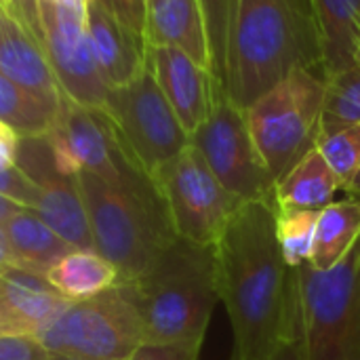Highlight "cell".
Returning a JSON list of instances; mask_svg holds the SVG:
<instances>
[{"label": "cell", "mask_w": 360, "mask_h": 360, "mask_svg": "<svg viewBox=\"0 0 360 360\" xmlns=\"http://www.w3.org/2000/svg\"><path fill=\"white\" fill-rule=\"evenodd\" d=\"M17 139H19V137H17L8 127H4V124L0 122V152H6V154H13V156H15Z\"/></svg>", "instance_id": "obj_35"}, {"label": "cell", "mask_w": 360, "mask_h": 360, "mask_svg": "<svg viewBox=\"0 0 360 360\" xmlns=\"http://www.w3.org/2000/svg\"><path fill=\"white\" fill-rule=\"evenodd\" d=\"M116 21L129 27L133 34L146 38V6L148 0H93Z\"/></svg>", "instance_id": "obj_31"}, {"label": "cell", "mask_w": 360, "mask_h": 360, "mask_svg": "<svg viewBox=\"0 0 360 360\" xmlns=\"http://www.w3.org/2000/svg\"><path fill=\"white\" fill-rule=\"evenodd\" d=\"M0 196L23 209H34L38 200L36 184L15 165V156L0 152Z\"/></svg>", "instance_id": "obj_29"}, {"label": "cell", "mask_w": 360, "mask_h": 360, "mask_svg": "<svg viewBox=\"0 0 360 360\" xmlns=\"http://www.w3.org/2000/svg\"><path fill=\"white\" fill-rule=\"evenodd\" d=\"M51 2H57V4H63V6H70V8H78V11H86L89 0H51Z\"/></svg>", "instance_id": "obj_38"}, {"label": "cell", "mask_w": 360, "mask_h": 360, "mask_svg": "<svg viewBox=\"0 0 360 360\" xmlns=\"http://www.w3.org/2000/svg\"><path fill=\"white\" fill-rule=\"evenodd\" d=\"M86 32L99 74L108 89L133 82L148 68V42L93 0L86 2Z\"/></svg>", "instance_id": "obj_16"}, {"label": "cell", "mask_w": 360, "mask_h": 360, "mask_svg": "<svg viewBox=\"0 0 360 360\" xmlns=\"http://www.w3.org/2000/svg\"><path fill=\"white\" fill-rule=\"evenodd\" d=\"M346 192L350 194L352 200H359L360 202V169L356 171V175L352 177V181H350V186L346 188Z\"/></svg>", "instance_id": "obj_37"}, {"label": "cell", "mask_w": 360, "mask_h": 360, "mask_svg": "<svg viewBox=\"0 0 360 360\" xmlns=\"http://www.w3.org/2000/svg\"><path fill=\"white\" fill-rule=\"evenodd\" d=\"M51 356L72 360H129L143 344V327L124 287L80 302H65L38 331Z\"/></svg>", "instance_id": "obj_7"}, {"label": "cell", "mask_w": 360, "mask_h": 360, "mask_svg": "<svg viewBox=\"0 0 360 360\" xmlns=\"http://www.w3.org/2000/svg\"><path fill=\"white\" fill-rule=\"evenodd\" d=\"M360 124V65L325 78L321 135Z\"/></svg>", "instance_id": "obj_25"}, {"label": "cell", "mask_w": 360, "mask_h": 360, "mask_svg": "<svg viewBox=\"0 0 360 360\" xmlns=\"http://www.w3.org/2000/svg\"><path fill=\"white\" fill-rule=\"evenodd\" d=\"M0 6H2V4H0Z\"/></svg>", "instance_id": "obj_42"}, {"label": "cell", "mask_w": 360, "mask_h": 360, "mask_svg": "<svg viewBox=\"0 0 360 360\" xmlns=\"http://www.w3.org/2000/svg\"><path fill=\"white\" fill-rule=\"evenodd\" d=\"M17 2H19V0H0V4H2V6H4L6 11L15 8V6H17Z\"/></svg>", "instance_id": "obj_39"}, {"label": "cell", "mask_w": 360, "mask_h": 360, "mask_svg": "<svg viewBox=\"0 0 360 360\" xmlns=\"http://www.w3.org/2000/svg\"><path fill=\"white\" fill-rule=\"evenodd\" d=\"M354 63H356V65H360V42H359V46H356V57H354Z\"/></svg>", "instance_id": "obj_40"}, {"label": "cell", "mask_w": 360, "mask_h": 360, "mask_svg": "<svg viewBox=\"0 0 360 360\" xmlns=\"http://www.w3.org/2000/svg\"><path fill=\"white\" fill-rule=\"evenodd\" d=\"M15 165L38 188L36 207L30 211H34L72 249H93L76 175L59 169L49 135L19 137Z\"/></svg>", "instance_id": "obj_13"}, {"label": "cell", "mask_w": 360, "mask_h": 360, "mask_svg": "<svg viewBox=\"0 0 360 360\" xmlns=\"http://www.w3.org/2000/svg\"><path fill=\"white\" fill-rule=\"evenodd\" d=\"M8 13L38 40L61 95L84 108H103L110 89L91 49L86 11L51 0H19Z\"/></svg>", "instance_id": "obj_8"}, {"label": "cell", "mask_w": 360, "mask_h": 360, "mask_svg": "<svg viewBox=\"0 0 360 360\" xmlns=\"http://www.w3.org/2000/svg\"><path fill=\"white\" fill-rule=\"evenodd\" d=\"M61 97L25 89L0 74V122L17 137L49 135L57 122Z\"/></svg>", "instance_id": "obj_23"}, {"label": "cell", "mask_w": 360, "mask_h": 360, "mask_svg": "<svg viewBox=\"0 0 360 360\" xmlns=\"http://www.w3.org/2000/svg\"><path fill=\"white\" fill-rule=\"evenodd\" d=\"M0 360H51L36 338L0 335Z\"/></svg>", "instance_id": "obj_32"}, {"label": "cell", "mask_w": 360, "mask_h": 360, "mask_svg": "<svg viewBox=\"0 0 360 360\" xmlns=\"http://www.w3.org/2000/svg\"><path fill=\"white\" fill-rule=\"evenodd\" d=\"M219 184L240 202L274 205L276 181L264 165L251 137L247 114L219 93L202 124L190 135Z\"/></svg>", "instance_id": "obj_11"}, {"label": "cell", "mask_w": 360, "mask_h": 360, "mask_svg": "<svg viewBox=\"0 0 360 360\" xmlns=\"http://www.w3.org/2000/svg\"><path fill=\"white\" fill-rule=\"evenodd\" d=\"M49 139L61 171L72 175L86 171L110 186L146 196H160L154 181L124 152L103 108H84L61 97L59 116Z\"/></svg>", "instance_id": "obj_10"}, {"label": "cell", "mask_w": 360, "mask_h": 360, "mask_svg": "<svg viewBox=\"0 0 360 360\" xmlns=\"http://www.w3.org/2000/svg\"><path fill=\"white\" fill-rule=\"evenodd\" d=\"M2 228L15 266L40 276H44L72 249L30 209L17 211Z\"/></svg>", "instance_id": "obj_21"}, {"label": "cell", "mask_w": 360, "mask_h": 360, "mask_svg": "<svg viewBox=\"0 0 360 360\" xmlns=\"http://www.w3.org/2000/svg\"><path fill=\"white\" fill-rule=\"evenodd\" d=\"M146 42L177 49L211 72V46L198 0H148Z\"/></svg>", "instance_id": "obj_17"}, {"label": "cell", "mask_w": 360, "mask_h": 360, "mask_svg": "<svg viewBox=\"0 0 360 360\" xmlns=\"http://www.w3.org/2000/svg\"><path fill=\"white\" fill-rule=\"evenodd\" d=\"M23 207H19L17 202H13V200H8V198H4V196H0V226H4L17 211H21Z\"/></svg>", "instance_id": "obj_36"}, {"label": "cell", "mask_w": 360, "mask_h": 360, "mask_svg": "<svg viewBox=\"0 0 360 360\" xmlns=\"http://www.w3.org/2000/svg\"><path fill=\"white\" fill-rule=\"evenodd\" d=\"M76 181L93 249L118 270L120 283L137 278L175 236L162 198L110 186L86 171Z\"/></svg>", "instance_id": "obj_4"}, {"label": "cell", "mask_w": 360, "mask_h": 360, "mask_svg": "<svg viewBox=\"0 0 360 360\" xmlns=\"http://www.w3.org/2000/svg\"><path fill=\"white\" fill-rule=\"evenodd\" d=\"M304 360H360V236L329 270L295 268Z\"/></svg>", "instance_id": "obj_5"}, {"label": "cell", "mask_w": 360, "mask_h": 360, "mask_svg": "<svg viewBox=\"0 0 360 360\" xmlns=\"http://www.w3.org/2000/svg\"><path fill=\"white\" fill-rule=\"evenodd\" d=\"M360 236V202L344 200L331 202L329 207L319 211L314 249L310 257V266L314 270H329L338 266L350 249L356 245Z\"/></svg>", "instance_id": "obj_24"}, {"label": "cell", "mask_w": 360, "mask_h": 360, "mask_svg": "<svg viewBox=\"0 0 360 360\" xmlns=\"http://www.w3.org/2000/svg\"><path fill=\"white\" fill-rule=\"evenodd\" d=\"M325 80L310 70H293L247 110L255 148L274 181L283 179L321 137Z\"/></svg>", "instance_id": "obj_6"}, {"label": "cell", "mask_w": 360, "mask_h": 360, "mask_svg": "<svg viewBox=\"0 0 360 360\" xmlns=\"http://www.w3.org/2000/svg\"><path fill=\"white\" fill-rule=\"evenodd\" d=\"M65 300L46 276L11 268L0 274V335L36 338Z\"/></svg>", "instance_id": "obj_15"}, {"label": "cell", "mask_w": 360, "mask_h": 360, "mask_svg": "<svg viewBox=\"0 0 360 360\" xmlns=\"http://www.w3.org/2000/svg\"><path fill=\"white\" fill-rule=\"evenodd\" d=\"M120 285L139 314L143 344L202 348L219 302L213 247L173 236L137 278Z\"/></svg>", "instance_id": "obj_3"}, {"label": "cell", "mask_w": 360, "mask_h": 360, "mask_svg": "<svg viewBox=\"0 0 360 360\" xmlns=\"http://www.w3.org/2000/svg\"><path fill=\"white\" fill-rule=\"evenodd\" d=\"M319 211L276 209V240L283 259L289 268H300L310 262L314 249Z\"/></svg>", "instance_id": "obj_26"}, {"label": "cell", "mask_w": 360, "mask_h": 360, "mask_svg": "<svg viewBox=\"0 0 360 360\" xmlns=\"http://www.w3.org/2000/svg\"><path fill=\"white\" fill-rule=\"evenodd\" d=\"M321 46L323 80L354 68L360 42V0H312Z\"/></svg>", "instance_id": "obj_19"}, {"label": "cell", "mask_w": 360, "mask_h": 360, "mask_svg": "<svg viewBox=\"0 0 360 360\" xmlns=\"http://www.w3.org/2000/svg\"><path fill=\"white\" fill-rule=\"evenodd\" d=\"M274 224V205L243 202L213 245L219 302L234 333L232 360H264L287 327L293 268L283 259Z\"/></svg>", "instance_id": "obj_1"}, {"label": "cell", "mask_w": 360, "mask_h": 360, "mask_svg": "<svg viewBox=\"0 0 360 360\" xmlns=\"http://www.w3.org/2000/svg\"><path fill=\"white\" fill-rule=\"evenodd\" d=\"M44 276L70 302L91 300L120 283L118 270L95 249H70Z\"/></svg>", "instance_id": "obj_22"}, {"label": "cell", "mask_w": 360, "mask_h": 360, "mask_svg": "<svg viewBox=\"0 0 360 360\" xmlns=\"http://www.w3.org/2000/svg\"><path fill=\"white\" fill-rule=\"evenodd\" d=\"M207 25L209 46H211V72L219 86L224 89L226 78V57H228V40L234 19L236 0H198Z\"/></svg>", "instance_id": "obj_28"}, {"label": "cell", "mask_w": 360, "mask_h": 360, "mask_svg": "<svg viewBox=\"0 0 360 360\" xmlns=\"http://www.w3.org/2000/svg\"><path fill=\"white\" fill-rule=\"evenodd\" d=\"M264 360H304V338H302V319H300V304H297V283L293 270V289H291V308L287 327L276 344V348Z\"/></svg>", "instance_id": "obj_30"}, {"label": "cell", "mask_w": 360, "mask_h": 360, "mask_svg": "<svg viewBox=\"0 0 360 360\" xmlns=\"http://www.w3.org/2000/svg\"><path fill=\"white\" fill-rule=\"evenodd\" d=\"M171 230L190 243L213 247L243 205L190 143L156 179Z\"/></svg>", "instance_id": "obj_12"}, {"label": "cell", "mask_w": 360, "mask_h": 360, "mask_svg": "<svg viewBox=\"0 0 360 360\" xmlns=\"http://www.w3.org/2000/svg\"><path fill=\"white\" fill-rule=\"evenodd\" d=\"M148 68L184 131L192 135L224 89L207 68L171 46H148Z\"/></svg>", "instance_id": "obj_14"}, {"label": "cell", "mask_w": 360, "mask_h": 360, "mask_svg": "<svg viewBox=\"0 0 360 360\" xmlns=\"http://www.w3.org/2000/svg\"><path fill=\"white\" fill-rule=\"evenodd\" d=\"M11 268H15V262H13V255H11V247H8L6 232L0 226V274H4Z\"/></svg>", "instance_id": "obj_34"}, {"label": "cell", "mask_w": 360, "mask_h": 360, "mask_svg": "<svg viewBox=\"0 0 360 360\" xmlns=\"http://www.w3.org/2000/svg\"><path fill=\"white\" fill-rule=\"evenodd\" d=\"M316 150L340 179L342 190H346L360 169V124L321 135Z\"/></svg>", "instance_id": "obj_27"}, {"label": "cell", "mask_w": 360, "mask_h": 360, "mask_svg": "<svg viewBox=\"0 0 360 360\" xmlns=\"http://www.w3.org/2000/svg\"><path fill=\"white\" fill-rule=\"evenodd\" d=\"M323 78V46L312 0H236L224 93L247 110L293 70Z\"/></svg>", "instance_id": "obj_2"}, {"label": "cell", "mask_w": 360, "mask_h": 360, "mask_svg": "<svg viewBox=\"0 0 360 360\" xmlns=\"http://www.w3.org/2000/svg\"><path fill=\"white\" fill-rule=\"evenodd\" d=\"M340 190V179L314 148L283 179L276 181L274 207L321 211L335 202V194Z\"/></svg>", "instance_id": "obj_20"}, {"label": "cell", "mask_w": 360, "mask_h": 360, "mask_svg": "<svg viewBox=\"0 0 360 360\" xmlns=\"http://www.w3.org/2000/svg\"><path fill=\"white\" fill-rule=\"evenodd\" d=\"M51 360H72V359H63V356H51Z\"/></svg>", "instance_id": "obj_41"}, {"label": "cell", "mask_w": 360, "mask_h": 360, "mask_svg": "<svg viewBox=\"0 0 360 360\" xmlns=\"http://www.w3.org/2000/svg\"><path fill=\"white\" fill-rule=\"evenodd\" d=\"M103 110L124 152L154 186L158 175L190 146V135L158 89L150 68L133 82L110 89Z\"/></svg>", "instance_id": "obj_9"}, {"label": "cell", "mask_w": 360, "mask_h": 360, "mask_svg": "<svg viewBox=\"0 0 360 360\" xmlns=\"http://www.w3.org/2000/svg\"><path fill=\"white\" fill-rule=\"evenodd\" d=\"M198 348L186 346H162V344H141L129 360H198Z\"/></svg>", "instance_id": "obj_33"}, {"label": "cell", "mask_w": 360, "mask_h": 360, "mask_svg": "<svg viewBox=\"0 0 360 360\" xmlns=\"http://www.w3.org/2000/svg\"><path fill=\"white\" fill-rule=\"evenodd\" d=\"M0 74L25 89L61 95L38 40L4 6H0Z\"/></svg>", "instance_id": "obj_18"}]
</instances>
